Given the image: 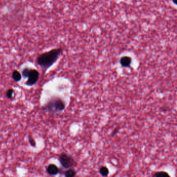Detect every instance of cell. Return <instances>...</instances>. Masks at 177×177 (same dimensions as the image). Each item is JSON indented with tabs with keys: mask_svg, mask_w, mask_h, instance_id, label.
<instances>
[{
	"mask_svg": "<svg viewBox=\"0 0 177 177\" xmlns=\"http://www.w3.org/2000/svg\"><path fill=\"white\" fill-rule=\"evenodd\" d=\"M22 76L24 79H28L25 82L26 86L32 87L35 85L39 81L40 73L34 69L25 68L21 72Z\"/></svg>",
	"mask_w": 177,
	"mask_h": 177,
	"instance_id": "cell-3",
	"label": "cell"
},
{
	"mask_svg": "<svg viewBox=\"0 0 177 177\" xmlns=\"http://www.w3.org/2000/svg\"><path fill=\"white\" fill-rule=\"evenodd\" d=\"M29 142L30 144H31V146L33 147H35L36 146V142L34 140V139L32 138V137H29Z\"/></svg>",
	"mask_w": 177,
	"mask_h": 177,
	"instance_id": "cell-12",
	"label": "cell"
},
{
	"mask_svg": "<svg viewBox=\"0 0 177 177\" xmlns=\"http://www.w3.org/2000/svg\"><path fill=\"white\" fill-rule=\"evenodd\" d=\"M11 77L15 82H20L21 80L22 76H21V73L19 72L18 71L15 70L12 72Z\"/></svg>",
	"mask_w": 177,
	"mask_h": 177,
	"instance_id": "cell-7",
	"label": "cell"
},
{
	"mask_svg": "<svg viewBox=\"0 0 177 177\" xmlns=\"http://www.w3.org/2000/svg\"><path fill=\"white\" fill-rule=\"evenodd\" d=\"M47 172L50 175L55 176L59 173V168H58L57 166L55 165V164H52L48 166L47 168Z\"/></svg>",
	"mask_w": 177,
	"mask_h": 177,
	"instance_id": "cell-5",
	"label": "cell"
},
{
	"mask_svg": "<svg viewBox=\"0 0 177 177\" xmlns=\"http://www.w3.org/2000/svg\"><path fill=\"white\" fill-rule=\"evenodd\" d=\"M65 107V103L62 99L58 97H54L48 101L43 109L48 112L55 113L63 111Z\"/></svg>",
	"mask_w": 177,
	"mask_h": 177,
	"instance_id": "cell-2",
	"label": "cell"
},
{
	"mask_svg": "<svg viewBox=\"0 0 177 177\" xmlns=\"http://www.w3.org/2000/svg\"><path fill=\"white\" fill-rule=\"evenodd\" d=\"M63 50L62 48H58L43 52L36 58V64L41 67L44 73H45L48 69L57 62Z\"/></svg>",
	"mask_w": 177,
	"mask_h": 177,
	"instance_id": "cell-1",
	"label": "cell"
},
{
	"mask_svg": "<svg viewBox=\"0 0 177 177\" xmlns=\"http://www.w3.org/2000/svg\"><path fill=\"white\" fill-rule=\"evenodd\" d=\"M59 161L62 166L65 169H70L77 166L76 162L72 156L66 153H62L59 156Z\"/></svg>",
	"mask_w": 177,
	"mask_h": 177,
	"instance_id": "cell-4",
	"label": "cell"
},
{
	"mask_svg": "<svg viewBox=\"0 0 177 177\" xmlns=\"http://www.w3.org/2000/svg\"><path fill=\"white\" fill-rule=\"evenodd\" d=\"M99 173L102 177H106L109 174V170L107 167L101 166L99 169Z\"/></svg>",
	"mask_w": 177,
	"mask_h": 177,
	"instance_id": "cell-10",
	"label": "cell"
},
{
	"mask_svg": "<svg viewBox=\"0 0 177 177\" xmlns=\"http://www.w3.org/2000/svg\"><path fill=\"white\" fill-rule=\"evenodd\" d=\"M118 130H118V128H117V129H115V130H114L113 131V132H112V136H115L116 134H117V133L118 132Z\"/></svg>",
	"mask_w": 177,
	"mask_h": 177,
	"instance_id": "cell-13",
	"label": "cell"
},
{
	"mask_svg": "<svg viewBox=\"0 0 177 177\" xmlns=\"http://www.w3.org/2000/svg\"><path fill=\"white\" fill-rule=\"evenodd\" d=\"M152 177H171L170 175L166 171H159L155 173Z\"/></svg>",
	"mask_w": 177,
	"mask_h": 177,
	"instance_id": "cell-8",
	"label": "cell"
},
{
	"mask_svg": "<svg viewBox=\"0 0 177 177\" xmlns=\"http://www.w3.org/2000/svg\"><path fill=\"white\" fill-rule=\"evenodd\" d=\"M131 62H132V59L130 57L128 56H124L120 58V64L124 67H130Z\"/></svg>",
	"mask_w": 177,
	"mask_h": 177,
	"instance_id": "cell-6",
	"label": "cell"
},
{
	"mask_svg": "<svg viewBox=\"0 0 177 177\" xmlns=\"http://www.w3.org/2000/svg\"><path fill=\"white\" fill-rule=\"evenodd\" d=\"M6 96L8 99H12L15 96V91L12 88H9L6 92Z\"/></svg>",
	"mask_w": 177,
	"mask_h": 177,
	"instance_id": "cell-11",
	"label": "cell"
},
{
	"mask_svg": "<svg viewBox=\"0 0 177 177\" xmlns=\"http://www.w3.org/2000/svg\"><path fill=\"white\" fill-rule=\"evenodd\" d=\"M76 175V171L73 168L68 169L64 173L65 177H75Z\"/></svg>",
	"mask_w": 177,
	"mask_h": 177,
	"instance_id": "cell-9",
	"label": "cell"
}]
</instances>
